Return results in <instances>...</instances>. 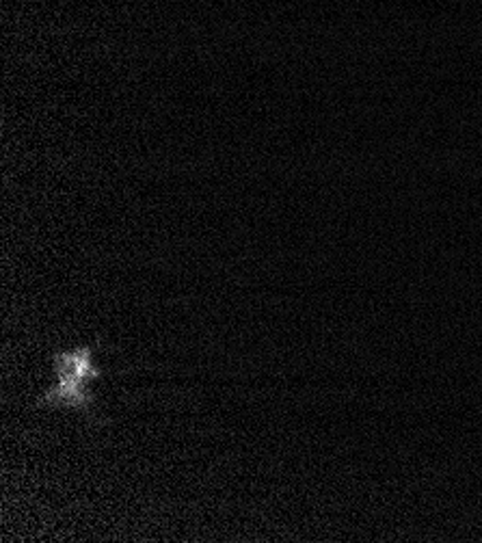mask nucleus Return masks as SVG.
Instances as JSON below:
<instances>
[{"label": "nucleus", "instance_id": "nucleus-2", "mask_svg": "<svg viewBox=\"0 0 482 543\" xmlns=\"http://www.w3.org/2000/svg\"><path fill=\"white\" fill-rule=\"evenodd\" d=\"M100 342L89 344V347H78L76 351H63L52 355V366L57 375H74L85 381H98L104 377V370L93 362V351Z\"/></svg>", "mask_w": 482, "mask_h": 543}, {"label": "nucleus", "instance_id": "nucleus-1", "mask_svg": "<svg viewBox=\"0 0 482 543\" xmlns=\"http://www.w3.org/2000/svg\"><path fill=\"white\" fill-rule=\"evenodd\" d=\"M85 379L74 375H57V386L48 388L33 407H74L83 412L91 422H98L96 412H93V394L87 390Z\"/></svg>", "mask_w": 482, "mask_h": 543}]
</instances>
